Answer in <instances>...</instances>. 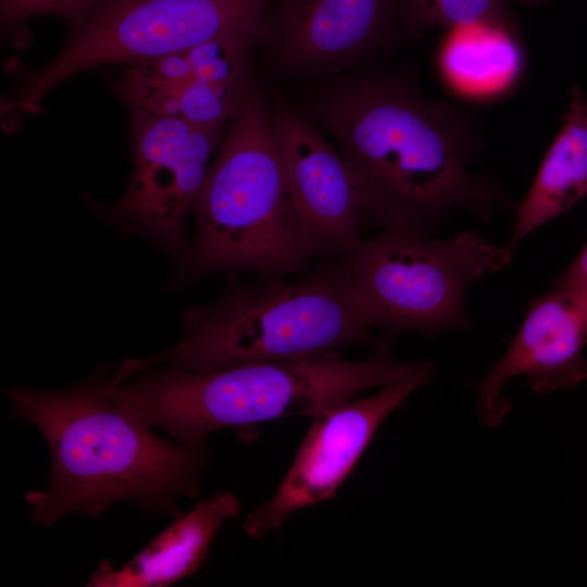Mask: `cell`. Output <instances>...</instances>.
<instances>
[{"instance_id":"obj_11","label":"cell","mask_w":587,"mask_h":587,"mask_svg":"<svg viewBox=\"0 0 587 587\" xmlns=\"http://www.w3.org/2000/svg\"><path fill=\"white\" fill-rule=\"evenodd\" d=\"M587 296L553 288L528 303L526 316L501 359L476 384L483 423L497 427L510 410L501 391L524 375L538 394L574 387L587 377Z\"/></svg>"},{"instance_id":"obj_10","label":"cell","mask_w":587,"mask_h":587,"mask_svg":"<svg viewBox=\"0 0 587 587\" xmlns=\"http://www.w3.org/2000/svg\"><path fill=\"white\" fill-rule=\"evenodd\" d=\"M270 117L296 208L317 254L348 255L362 242L360 218L375 217L367 185L301 114L282 104Z\"/></svg>"},{"instance_id":"obj_4","label":"cell","mask_w":587,"mask_h":587,"mask_svg":"<svg viewBox=\"0 0 587 587\" xmlns=\"http://www.w3.org/2000/svg\"><path fill=\"white\" fill-rule=\"evenodd\" d=\"M183 327L177 345L152 357L123 361L112 372L113 382L167 364L205 372L316 359L340 347L370 344L373 329L340 264L296 280L263 277L259 285H247L229 279L218 299L184 313Z\"/></svg>"},{"instance_id":"obj_1","label":"cell","mask_w":587,"mask_h":587,"mask_svg":"<svg viewBox=\"0 0 587 587\" xmlns=\"http://www.w3.org/2000/svg\"><path fill=\"white\" fill-rule=\"evenodd\" d=\"M311 110L367 185L387 229L424 233L455 209L487 216L507 202L492 180L471 172L482 142L470 115L403 77L337 83Z\"/></svg>"},{"instance_id":"obj_15","label":"cell","mask_w":587,"mask_h":587,"mask_svg":"<svg viewBox=\"0 0 587 587\" xmlns=\"http://www.w3.org/2000/svg\"><path fill=\"white\" fill-rule=\"evenodd\" d=\"M587 197V99L574 86L560 133L549 147L524 200L507 246L511 251L527 235Z\"/></svg>"},{"instance_id":"obj_2","label":"cell","mask_w":587,"mask_h":587,"mask_svg":"<svg viewBox=\"0 0 587 587\" xmlns=\"http://www.w3.org/2000/svg\"><path fill=\"white\" fill-rule=\"evenodd\" d=\"M4 394L50 451L48 486L25 495L36 524L50 527L73 512L96 517L121 500L180 515L177 501L197 497L207 449L158 436L111 392L104 371L62 390L18 385Z\"/></svg>"},{"instance_id":"obj_12","label":"cell","mask_w":587,"mask_h":587,"mask_svg":"<svg viewBox=\"0 0 587 587\" xmlns=\"http://www.w3.org/2000/svg\"><path fill=\"white\" fill-rule=\"evenodd\" d=\"M399 25L398 0H278L265 14L271 38L287 65L338 64L379 46Z\"/></svg>"},{"instance_id":"obj_14","label":"cell","mask_w":587,"mask_h":587,"mask_svg":"<svg viewBox=\"0 0 587 587\" xmlns=\"http://www.w3.org/2000/svg\"><path fill=\"white\" fill-rule=\"evenodd\" d=\"M253 85L220 84L191 73L176 52L127 65L115 83L127 108L183 120L196 126L223 125L242 108Z\"/></svg>"},{"instance_id":"obj_13","label":"cell","mask_w":587,"mask_h":587,"mask_svg":"<svg viewBox=\"0 0 587 587\" xmlns=\"http://www.w3.org/2000/svg\"><path fill=\"white\" fill-rule=\"evenodd\" d=\"M239 509L238 499L227 490L198 501L123 566L102 561L86 586L163 587L191 575L204 562L220 528Z\"/></svg>"},{"instance_id":"obj_3","label":"cell","mask_w":587,"mask_h":587,"mask_svg":"<svg viewBox=\"0 0 587 587\" xmlns=\"http://www.w3.org/2000/svg\"><path fill=\"white\" fill-rule=\"evenodd\" d=\"M395 336L387 330L362 360H347L334 351L311 360L205 372L167 364L143 369L121 383L108 377V384L122 405L152 429L179 444L205 448L214 432L313 417L361 391L434 372L432 361H397L391 353Z\"/></svg>"},{"instance_id":"obj_6","label":"cell","mask_w":587,"mask_h":587,"mask_svg":"<svg viewBox=\"0 0 587 587\" xmlns=\"http://www.w3.org/2000/svg\"><path fill=\"white\" fill-rule=\"evenodd\" d=\"M512 251L473 230L450 239L387 229L341 258L340 263L370 324L389 332L435 336L469 327L467 285L509 265Z\"/></svg>"},{"instance_id":"obj_7","label":"cell","mask_w":587,"mask_h":587,"mask_svg":"<svg viewBox=\"0 0 587 587\" xmlns=\"http://www.w3.org/2000/svg\"><path fill=\"white\" fill-rule=\"evenodd\" d=\"M270 0H98L71 28L64 46L34 71L4 116L17 126L38 113L46 95L70 77L102 65L137 64L235 33H262Z\"/></svg>"},{"instance_id":"obj_8","label":"cell","mask_w":587,"mask_h":587,"mask_svg":"<svg viewBox=\"0 0 587 587\" xmlns=\"http://www.w3.org/2000/svg\"><path fill=\"white\" fill-rule=\"evenodd\" d=\"M127 109L129 180L117 201L93 207L122 232L170 252L177 266L190 250L185 218L204 184L223 125L196 126L143 109Z\"/></svg>"},{"instance_id":"obj_16","label":"cell","mask_w":587,"mask_h":587,"mask_svg":"<svg viewBox=\"0 0 587 587\" xmlns=\"http://www.w3.org/2000/svg\"><path fill=\"white\" fill-rule=\"evenodd\" d=\"M522 65L520 37L486 25L451 28L439 52L444 78L472 98L496 97L511 89Z\"/></svg>"},{"instance_id":"obj_19","label":"cell","mask_w":587,"mask_h":587,"mask_svg":"<svg viewBox=\"0 0 587 587\" xmlns=\"http://www.w3.org/2000/svg\"><path fill=\"white\" fill-rule=\"evenodd\" d=\"M554 285L587 296V243L582 248L571 265L558 276Z\"/></svg>"},{"instance_id":"obj_5","label":"cell","mask_w":587,"mask_h":587,"mask_svg":"<svg viewBox=\"0 0 587 587\" xmlns=\"http://www.w3.org/2000/svg\"><path fill=\"white\" fill-rule=\"evenodd\" d=\"M196 236L177 282L254 271L263 277L303 272L319 257L296 208L270 111L254 87L210 166L192 207Z\"/></svg>"},{"instance_id":"obj_9","label":"cell","mask_w":587,"mask_h":587,"mask_svg":"<svg viewBox=\"0 0 587 587\" xmlns=\"http://www.w3.org/2000/svg\"><path fill=\"white\" fill-rule=\"evenodd\" d=\"M433 373L382 387L312 417V423L275 492L243 521L253 538L277 532L297 510L333 498L352 472L377 429Z\"/></svg>"},{"instance_id":"obj_17","label":"cell","mask_w":587,"mask_h":587,"mask_svg":"<svg viewBox=\"0 0 587 587\" xmlns=\"http://www.w3.org/2000/svg\"><path fill=\"white\" fill-rule=\"evenodd\" d=\"M400 29L412 38L438 27L486 25L520 37L507 0H398Z\"/></svg>"},{"instance_id":"obj_18","label":"cell","mask_w":587,"mask_h":587,"mask_svg":"<svg viewBox=\"0 0 587 587\" xmlns=\"http://www.w3.org/2000/svg\"><path fill=\"white\" fill-rule=\"evenodd\" d=\"M98 0H0L1 28L20 29L37 15H57L66 20L71 28L77 26Z\"/></svg>"}]
</instances>
